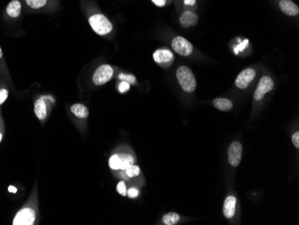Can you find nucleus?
I'll list each match as a JSON object with an SVG mask.
<instances>
[{"label":"nucleus","mask_w":299,"mask_h":225,"mask_svg":"<svg viewBox=\"0 0 299 225\" xmlns=\"http://www.w3.org/2000/svg\"><path fill=\"white\" fill-rule=\"evenodd\" d=\"M118 80L128 82L130 84H136L137 79L132 74L120 73L118 75Z\"/></svg>","instance_id":"obj_22"},{"label":"nucleus","mask_w":299,"mask_h":225,"mask_svg":"<svg viewBox=\"0 0 299 225\" xmlns=\"http://www.w3.org/2000/svg\"><path fill=\"white\" fill-rule=\"evenodd\" d=\"M26 13H54L61 8L60 0H23Z\"/></svg>","instance_id":"obj_3"},{"label":"nucleus","mask_w":299,"mask_h":225,"mask_svg":"<svg viewBox=\"0 0 299 225\" xmlns=\"http://www.w3.org/2000/svg\"><path fill=\"white\" fill-rule=\"evenodd\" d=\"M153 60L162 69H167L174 63L175 56L171 50L167 48H161L154 51Z\"/></svg>","instance_id":"obj_8"},{"label":"nucleus","mask_w":299,"mask_h":225,"mask_svg":"<svg viewBox=\"0 0 299 225\" xmlns=\"http://www.w3.org/2000/svg\"><path fill=\"white\" fill-rule=\"evenodd\" d=\"M180 221V216L177 213H168L163 216L162 222L166 225H175Z\"/></svg>","instance_id":"obj_19"},{"label":"nucleus","mask_w":299,"mask_h":225,"mask_svg":"<svg viewBox=\"0 0 299 225\" xmlns=\"http://www.w3.org/2000/svg\"><path fill=\"white\" fill-rule=\"evenodd\" d=\"M255 75H256V72H255V69H251V68L244 69L235 79V86L241 90L247 88L251 82L255 79Z\"/></svg>","instance_id":"obj_12"},{"label":"nucleus","mask_w":299,"mask_h":225,"mask_svg":"<svg viewBox=\"0 0 299 225\" xmlns=\"http://www.w3.org/2000/svg\"><path fill=\"white\" fill-rule=\"evenodd\" d=\"M124 173H125V176L128 178V179H131V178H135V177L139 176L140 173H141V170L137 165L135 164H132L131 166L128 167L126 170H124Z\"/></svg>","instance_id":"obj_21"},{"label":"nucleus","mask_w":299,"mask_h":225,"mask_svg":"<svg viewBox=\"0 0 299 225\" xmlns=\"http://www.w3.org/2000/svg\"><path fill=\"white\" fill-rule=\"evenodd\" d=\"M54 104L55 99L51 95L39 96L34 102L35 116L40 121H45L51 113Z\"/></svg>","instance_id":"obj_4"},{"label":"nucleus","mask_w":299,"mask_h":225,"mask_svg":"<svg viewBox=\"0 0 299 225\" xmlns=\"http://www.w3.org/2000/svg\"><path fill=\"white\" fill-rule=\"evenodd\" d=\"M213 105L216 109L221 112H230L233 108V103L231 100L226 98H217L213 101Z\"/></svg>","instance_id":"obj_18"},{"label":"nucleus","mask_w":299,"mask_h":225,"mask_svg":"<svg viewBox=\"0 0 299 225\" xmlns=\"http://www.w3.org/2000/svg\"><path fill=\"white\" fill-rule=\"evenodd\" d=\"M171 47L175 52L183 57L190 56L194 50L191 42L182 36H177L172 39Z\"/></svg>","instance_id":"obj_9"},{"label":"nucleus","mask_w":299,"mask_h":225,"mask_svg":"<svg viewBox=\"0 0 299 225\" xmlns=\"http://www.w3.org/2000/svg\"><path fill=\"white\" fill-rule=\"evenodd\" d=\"M38 217V195L34 188L28 202L15 215L13 220L14 225H35Z\"/></svg>","instance_id":"obj_2"},{"label":"nucleus","mask_w":299,"mask_h":225,"mask_svg":"<svg viewBox=\"0 0 299 225\" xmlns=\"http://www.w3.org/2000/svg\"><path fill=\"white\" fill-rule=\"evenodd\" d=\"M279 6L285 15L296 16L299 14V5L292 0H280Z\"/></svg>","instance_id":"obj_15"},{"label":"nucleus","mask_w":299,"mask_h":225,"mask_svg":"<svg viewBox=\"0 0 299 225\" xmlns=\"http://www.w3.org/2000/svg\"><path fill=\"white\" fill-rule=\"evenodd\" d=\"M9 191H12V192H16V188H12V187H10Z\"/></svg>","instance_id":"obj_31"},{"label":"nucleus","mask_w":299,"mask_h":225,"mask_svg":"<svg viewBox=\"0 0 299 225\" xmlns=\"http://www.w3.org/2000/svg\"><path fill=\"white\" fill-rule=\"evenodd\" d=\"M177 1H182V0H177Z\"/></svg>","instance_id":"obj_32"},{"label":"nucleus","mask_w":299,"mask_h":225,"mask_svg":"<svg viewBox=\"0 0 299 225\" xmlns=\"http://www.w3.org/2000/svg\"><path fill=\"white\" fill-rule=\"evenodd\" d=\"M71 112L79 118H87L89 116V110L85 105L82 103H75L70 108Z\"/></svg>","instance_id":"obj_17"},{"label":"nucleus","mask_w":299,"mask_h":225,"mask_svg":"<svg viewBox=\"0 0 299 225\" xmlns=\"http://www.w3.org/2000/svg\"><path fill=\"white\" fill-rule=\"evenodd\" d=\"M25 11V5L23 0H11L6 5L4 11L5 18L16 20L20 18Z\"/></svg>","instance_id":"obj_10"},{"label":"nucleus","mask_w":299,"mask_h":225,"mask_svg":"<svg viewBox=\"0 0 299 225\" xmlns=\"http://www.w3.org/2000/svg\"><path fill=\"white\" fill-rule=\"evenodd\" d=\"M4 134H5V123H4V119H3L2 113H1V109H0V142L2 141Z\"/></svg>","instance_id":"obj_26"},{"label":"nucleus","mask_w":299,"mask_h":225,"mask_svg":"<svg viewBox=\"0 0 299 225\" xmlns=\"http://www.w3.org/2000/svg\"><path fill=\"white\" fill-rule=\"evenodd\" d=\"M0 74L4 78L6 79L8 82H10L9 72H8V69H7L6 64L5 62L4 55H3V51H2L1 47H0Z\"/></svg>","instance_id":"obj_20"},{"label":"nucleus","mask_w":299,"mask_h":225,"mask_svg":"<svg viewBox=\"0 0 299 225\" xmlns=\"http://www.w3.org/2000/svg\"><path fill=\"white\" fill-rule=\"evenodd\" d=\"M117 190L118 193L121 195V196H127L128 194V190H127V186H126V183L124 181H120L117 186Z\"/></svg>","instance_id":"obj_25"},{"label":"nucleus","mask_w":299,"mask_h":225,"mask_svg":"<svg viewBox=\"0 0 299 225\" xmlns=\"http://www.w3.org/2000/svg\"><path fill=\"white\" fill-rule=\"evenodd\" d=\"M152 2L159 7H164L167 5V0H152Z\"/></svg>","instance_id":"obj_28"},{"label":"nucleus","mask_w":299,"mask_h":225,"mask_svg":"<svg viewBox=\"0 0 299 225\" xmlns=\"http://www.w3.org/2000/svg\"><path fill=\"white\" fill-rule=\"evenodd\" d=\"M292 143L295 147L299 148V132H296L292 136Z\"/></svg>","instance_id":"obj_29"},{"label":"nucleus","mask_w":299,"mask_h":225,"mask_svg":"<svg viewBox=\"0 0 299 225\" xmlns=\"http://www.w3.org/2000/svg\"><path fill=\"white\" fill-rule=\"evenodd\" d=\"M130 198H135L137 197L139 195V190H138L136 188H131L128 191V194H127Z\"/></svg>","instance_id":"obj_27"},{"label":"nucleus","mask_w":299,"mask_h":225,"mask_svg":"<svg viewBox=\"0 0 299 225\" xmlns=\"http://www.w3.org/2000/svg\"><path fill=\"white\" fill-rule=\"evenodd\" d=\"M80 7L95 34L100 36H108L112 33L114 26L111 21L99 10L98 5L94 0H80Z\"/></svg>","instance_id":"obj_1"},{"label":"nucleus","mask_w":299,"mask_h":225,"mask_svg":"<svg viewBox=\"0 0 299 225\" xmlns=\"http://www.w3.org/2000/svg\"><path fill=\"white\" fill-rule=\"evenodd\" d=\"M274 88V81L270 76L265 75L261 78L260 82L257 85V88L255 90L254 98L255 101L259 102L263 100L265 96V94L270 93Z\"/></svg>","instance_id":"obj_11"},{"label":"nucleus","mask_w":299,"mask_h":225,"mask_svg":"<svg viewBox=\"0 0 299 225\" xmlns=\"http://www.w3.org/2000/svg\"><path fill=\"white\" fill-rule=\"evenodd\" d=\"M243 155V147L239 142H233L229 148V162L231 166L239 165Z\"/></svg>","instance_id":"obj_13"},{"label":"nucleus","mask_w":299,"mask_h":225,"mask_svg":"<svg viewBox=\"0 0 299 225\" xmlns=\"http://www.w3.org/2000/svg\"><path fill=\"white\" fill-rule=\"evenodd\" d=\"M184 5H185V6L188 7V9L187 10H189V7L196 6L197 0H184Z\"/></svg>","instance_id":"obj_30"},{"label":"nucleus","mask_w":299,"mask_h":225,"mask_svg":"<svg viewBox=\"0 0 299 225\" xmlns=\"http://www.w3.org/2000/svg\"><path fill=\"white\" fill-rule=\"evenodd\" d=\"M130 86H131V84L128 82L120 81V83H118V92L120 93H127L131 88Z\"/></svg>","instance_id":"obj_24"},{"label":"nucleus","mask_w":299,"mask_h":225,"mask_svg":"<svg viewBox=\"0 0 299 225\" xmlns=\"http://www.w3.org/2000/svg\"><path fill=\"white\" fill-rule=\"evenodd\" d=\"M177 78L181 88L186 93H193L197 88V79L191 69L182 66L177 70Z\"/></svg>","instance_id":"obj_5"},{"label":"nucleus","mask_w":299,"mask_h":225,"mask_svg":"<svg viewBox=\"0 0 299 225\" xmlns=\"http://www.w3.org/2000/svg\"><path fill=\"white\" fill-rule=\"evenodd\" d=\"M198 20L199 16L193 10H185L179 17V24L183 28H190L197 25Z\"/></svg>","instance_id":"obj_14"},{"label":"nucleus","mask_w":299,"mask_h":225,"mask_svg":"<svg viewBox=\"0 0 299 225\" xmlns=\"http://www.w3.org/2000/svg\"><path fill=\"white\" fill-rule=\"evenodd\" d=\"M134 163V157L130 153H115L108 160V165L113 171H124Z\"/></svg>","instance_id":"obj_6"},{"label":"nucleus","mask_w":299,"mask_h":225,"mask_svg":"<svg viewBox=\"0 0 299 225\" xmlns=\"http://www.w3.org/2000/svg\"><path fill=\"white\" fill-rule=\"evenodd\" d=\"M235 205H236V199L235 196H230L226 198L223 206V214L226 218L231 219L235 216Z\"/></svg>","instance_id":"obj_16"},{"label":"nucleus","mask_w":299,"mask_h":225,"mask_svg":"<svg viewBox=\"0 0 299 225\" xmlns=\"http://www.w3.org/2000/svg\"><path fill=\"white\" fill-rule=\"evenodd\" d=\"M9 91L5 86H0V107L5 103L6 99L8 98Z\"/></svg>","instance_id":"obj_23"},{"label":"nucleus","mask_w":299,"mask_h":225,"mask_svg":"<svg viewBox=\"0 0 299 225\" xmlns=\"http://www.w3.org/2000/svg\"><path fill=\"white\" fill-rule=\"evenodd\" d=\"M114 75V69L110 65L104 64L95 70L93 75V83L96 86H101L109 82Z\"/></svg>","instance_id":"obj_7"}]
</instances>
